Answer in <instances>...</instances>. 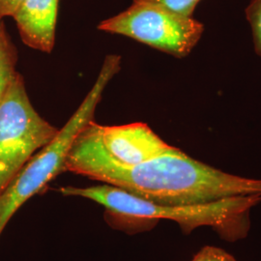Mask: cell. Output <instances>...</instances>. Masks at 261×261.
Here are the masks:
<instances>
[{"mask_svg":"<svg viewBox=\"0 0 261 261\" xmlns=\"http://www.w3.org/2000/svg\"><path fill=\"white\" fill-rule=\"evenodd\" d=\"M66 170L164 205H197L235 196H261L259 179L226 173L178 148L136 166H121L106 154L94 121L76 137Z\"/></svg>","mask_w":261,"mask_h":261,"instance_id":"obj_1","label":"cell"},{"mask_svg":"<svg viewBox=\"0 0 261 261\" xmlns=\"http://www.w3.org/2000/svg\"><path fill=\"white\" fill-rule=\"evenodd\" d=\"M59 192L64 196L91 199L114 214L143 220L174 221L186 233L196 227L210 226L228 241L247 235L249 213L261 201L260 195H253L228 197L197 205H164L109 184L88 188L64 187Z\"/></svg>","mask_w":261,"mask_h":261,"instance_id":"obj_2","label":"cell"},{"mask_svg":"<svg viewBox=\"0 0 261 261\" xmlns=\"http://www.w3.org/2000/svg\"><path fill=\"white\" fill-rule=\"evenodd\" d=\"M121 57L108 56L93 87L72 117L47 145L35 153L0 194V234L21 205L65 171L70 149L79 134L93 121L94 114L108 84L121 68Z\"/></svg>","mask_w":261,"mask_h":261,"instance_id":"obj_3","label":"cell"},{"mask_svg":"<svg viewBox=\"0 0 261 261\" xmlns=\"http://www.w3.org/2000/svg\"><path fill=\"white\" fill-rule=\"evenodd\" d=\"M58 130L32 107L23 77L17 73L0 101V194Z\"/></svg>","mask_w":261,"mask_h":261,"instance_id":"obj_4","label":"cell"},{"mask_svg":"<svg viewBox=\"0 0 261 261\" xmlns=\"http://www.w3.org/2000/svg\"><path fill=\"white\" fill-rule=\"evenodd\" d=\"M98 29L133 38L161 51L188 56L204 31L201 22L144 0H134L117 16L103 20Z\"/></svg>","mask_w":261,"mask_h":261,"instance_id":"obj_5","label":"cell"},{"mask_svg":"<svg viewBox=\"0 0 261 261\" xmlns=\"http://www.w3.org/2000/svg\"><path fill=\"white\" fill-rule=\"evenodd\" d=\"M98 136L106 154L121 166H136L174 149L144 123L122 126L98 124Z\"/></svg>","mask_w":261,"mask_h":261,"instance_id":"obj_6","label":"cell"},{"mask_svg":"<svg viewBox=\"0 0 261 261\" xmlns=\"http://www.w3.org/2000/svg\"><path fill=\"white\" fill-rule=\"evenodd\" d=\"M59 0H24L13 18L23 43L34 49L51 53L56 39Z\"/></svg>","mask_w":261,"mask_h":261,"instance_id":"obj_7","label":"cell"},{"mask_svg":"<svg viewBox=\"0 0 261 261\" xmlns=\"http://www.w3.org/2000/svg\"><path fill=\"white\" fill-rule=\"evenodd\" d=\"M17 48L6 31L3 19L0 18V101L17 75Z\"/></svg>","mask_w":261,"mask_h":261,"instance_id":"obj_8","label":"cell"},{"mask_svg":"<svg viewBox=\"0 0 261 261\" xmlns=\"http://www.w3.org/2000/svg\"><path fill=\"white\" fill-rule=\"evenodd\" d=\"M246 16L252 27L255 51L261 56V0H252L246 9Z\"/></svg>","mask_w":261,"mask_h":261,"instance_id":"obj_9","label":"cell"},{"mask_svg":"<svg viewBox=\"0 0 261 261\" xmlns=\"http://www.w3.org/2000/svg\"><path fill=\"white\" fill-rule=\"evenodd\" d=\"M159 4L176 14L192 17L196 5L200 0H144Z\"/></svg>","mask_w":261,"mask_h":261,"instance_id":"obj_10","label":"cell"},{"mask_svg":"<svg viewBox=\"0 0 261 261\" xmlns=\"http://www.w3.org/2000/svg\"><path fill=\"white\" fill-rule=\"evenodd\" d=\"M192 261H237L234 256L223 249L205 246L196 253Z\"/></svg>","mask_w":261,"mask_h":261,"instance_id":"obj_11","label":"cell"},{"mask_svg":"<svg viewBox=\"0 0 261 261\" xmlns=\"http://www.w3.org/2000/svg\"><path fill=\"white\" fill-rule=\"evenodd\" d=\"M24 0H0V18L13 17Z\"/></svg>","mask_w":261,"mask_h":261,"instance_id":"obj_12","label":"cell"}]
</instances>
